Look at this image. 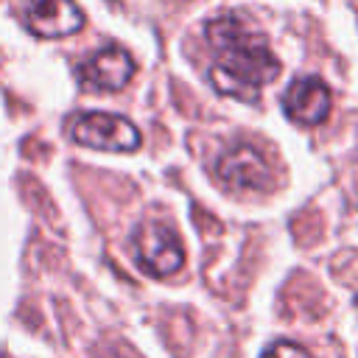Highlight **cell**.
Wrapping results in <instances>:
<instances>
[{
    "label": "cell",
    "instance_id": "cell-6",
    "mask_svg": "<svg viewBox=\"0 0 358 358\" xmlns=\"http://www.w3.org/2000/svg\"><path fill=\"white\" fill-rule=\"evenodd\" d=\"M333 106V95L330 87L319 78V76H302L294 78L288 84V90L282 92V109L288 115V120L299 123V126H319L327 120Z\"/></svg>",
    "mask_w": 358,
    "mask_h": 358
},
{
    "label": "cell",
    "instance_id": "cell-1",
    "mask_svg": "<svg viewBox=\"0 0 358 358\" xmlns=\"http://www.w3.org/2000/svg\"><path fill=\"white\" fill-rule=\"evenodd\" d=\"M204 39L215 56L210 84L221 95L255 103L260 90L280 76V59L274 56L266 34L252 28L238 14L210 20L204 25Z\"/></svg>",
    "mask_w": 358,
    "mask_h": 358
},
{
    "label": "cell",
    "instance_id": "cell-8",
    "mask_svg": "<svg viewBox=\"0 0 358 358\" xmlns=\"http://www.w3.org/2000/svg\"><path fill=\"white\" fill-rule=\"evenodd\" d=\"M263 358H313L308 350H302L299 344H291V341H274L266 352H263Z\"/></svg>",
    "mask_w": 358,
    "mask_h": 358
},
{
    "label": "cell",
    "instance_id": "cell-4",
    "mask_svg": "<svg viewBox=\"0 0 358 358\" xmlns=\"http://www.w3.org/2000/svg\"><path fill=\"white\" fill-rule=\"evenodd\" d=\"M70 140L84 148L115 151V154L137 151L143 143L137 126L129 117L112 112H81L70 123Z\"/></svg>",
    "mask_w": 358,
    "mask_h": 358
},
{
    "label": "cell",
    "instance_id": "cell-2",
    "mask_svg": "<svg viewBox=\"0 0 358 358\" xmlns=\"http://www.w3.org/2000/svg\"><path fill=\"white\" fill-rule=\"evenodd\" d=\"M131 255L151 277H171L185 266V246L165 221H143L131 235Z\"/></svg>",
    "mask_w": 358,
    "mask_h": 358
},
{
    "label": "cell",
    "instance_id": "cell-3",
    "mask_svg": "<svg viewBox=\"0 0 358 358\" xmlns=\"http://www.w3.org/2000/svg\"><path fill=\"white\" fill-rule=\"evenodd\" d=\"M215 179L235 193H268L277 185L271 162L252 143L227 148L215 162Z\"/></svg>",
    "mask_w": 358,
    "mask_h": 358
},
{
    "label": "cell",
    "instance_id": "cell-5",
    "mask_svg": "<svg viewBox=\"0 0 358 358\" xmlns=\"http://www.w3.org/2000/svg\"><path fill=\"white\" fill-rule=\"evenodd\" d=\"M134 70L137 64L129 50L117 45H106L78 64V81L90 92H117L131 81Z\"/></svg>",
    "mask_w": 358,
    "mask_h": 358
},
{
    "label": "cell",
    "instance_id": "cell-7",
    "mask_svg": "<svg viewBox=\"0 0 358 358\" xmlns=\"http://www.w3.org/2000/svg\"><path fill=\"white\" fill-rule=\"evenodd\" d=\"M25 25L42 39L70 36L84 25L76 0H25Z\"/></svg>",
    "mask_w": 358,
    "mask_h": 358
},
{
    "label": "cell",
    "instance_id": "cell-9",
    "mask_svg": "<svg viewBox=\"0 0 358 358\" xmlns=\"http://www.w3.org/2000/svg\"><path fill=\"white\" fill-rule=\"evenodd\" d=\"M103 358H120V355H103Z\"/></svg>",
    "mask_w": 358,
    "mask_h": 358
}]
</instances>
